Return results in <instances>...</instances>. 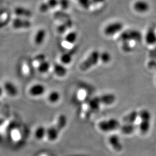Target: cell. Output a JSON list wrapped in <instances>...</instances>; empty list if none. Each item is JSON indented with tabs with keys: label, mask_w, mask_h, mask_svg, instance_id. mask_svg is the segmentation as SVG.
I'll return each mask as SVG.
<instances>
[{
	"label": "cell",
	"mask_w": 156,
	"mask_h": 156,
	"mask_svg": "<svg viewBox=\"0 0 156 156\" xmlns=\"http://www.w3.org/2000/svg\"><path fill=\"white\" fill-rule=\"evenodd\" d=\"M100 53L98 50L93 51L86 59L81 63L80 66V70L86 71L97 65L100 61Z\"/></svg>",
	"instance_id": "6da1fadb"
},
{
	"label": "cell",
	"mask_w": 156,
	"mask_h": 156,
	"mask_svg": "<svg viewBox=\"0 0 156 156\" xmlns=\"http://www.w3.org/2000/svg\"><path fill=\"white\" fill-rule=\"evenodd\" d=\"M120 126L121 124L120 122L117 119L114 118L104 120L98 123V128L101 131L104 133L115 131L117 129H119Z\"/></svg>",
	"instance_id": "7a4b0ae2"
},
{
	"label": "cell",
	"mask_w": 156,
	"mask_h": 156,
	"mask_svg": "<svg viewBox=\"0 0 156 156\" xmlns=\"http://www.w3.org/2000/svg\"><path fill=\"white\" fill-rule=\"evenodd\" d=\"M123 23L120 22L112 23L106 26L104 29V33L108 36H112L120 32L123 28Z\"/></svg>",
	"instance_id": "3957f363"
},
{
	"label": "cell",
	"mask_w": 156,
	"mask_h": 156,
	"mask_svg": "<svg viewBox=\"0 0 156 156\" xmlns=\"http://www.w3.org/2000/svg\"><path fill=\"white\" fill-rule=\"evenodd\" d=\"M133 8L136 12L144 13L150 10L151 6L149 2L145 0H137L134 2Z\"/></svg>",
	"instance_id": "277c9868"
},
{
	"label": "cell",
	"mask_w": 156,
	"mask_h": 156,
	"mask_svg": "<svg viewBox=\"0 0 156 156\" xmlns=\"http://www.w3.org/2000/svg\"><path fill=\"white\" fill-rule=\"evenodd\" d=\"M108 142L110 145L112 147L115 151L119 152L123 150V145L121 142L119 136L117 135H115V134L111 135L108 138Z\"/></svg>",
	"instance_id": "5b68a950"
},
{
	"label": "cell",
	"mask_w": 156,
	"mask_h": 156,
	"mask_svg": "<svg viewBox=\"0 0 156 156\" xmlns=\"http://www.w3.org/2000/svg\"><path fill=\"white\" fill-rule=\"evenodd\" d=\"M45 87L42 84H34L29 90L30 94L33 97H39L45 93Z\"/></svg>",
	"instance_id": "8992f818"
},
{
	"label": "cell",
	"mask_w": 156,
	"mask_h": 156,
	"mask_svg": "<svg viewBox=\"0 0 156 156\" xmlns=\"http://www.w3.org/2000/svg\"><path fill=\"white\" fill-rule=\"evenodd\" d=\"M60 131L56 126H51L46 128V137L50 141H55L58 139Z\"/></svg>",
	"instance_id": "52a82bcc"
},
{
	"label": "cell",
	"mask_w": 156,
	"mask_h": 156,
	"mask_svg": "<svg viewBox=\"0 0 156 156\" xmlns=\"http://www.w3.org/2000/svg\"><path fill=\"white\" fill-rule=\"evenodd\" d=\"M13 27L16 29L20 28H29L31 26V22L27 19L16 18L13 20Z\"/></svg>",
	"instance_id": "ba28073f"
},
{
	"label": "cell",
	"mask_w": 156,
	"mask_h": 156,
	"mask_svg": "<svg viewBox=\"0 0 156 156\" xmlns=\"http://www.w3.org/2000/svg\"><path fill=\"white\" fill-rule=\"evenodd\" d=\"M101 103L106 105H110L115 103L116 100V97L115 95L112 93H107L105 94L102 95L99 97Z\"/></svg>",
	"instance_id": "9c48e42d"
},
{
	"label": "cell",
	"mask_w": 156,
	"mask_h": 156,
	"mask_svg": "<svg viewBox=\"0 0 156 156\" xmlns=\"http://www.w3.org/2000/svg\"><path fill=\"white\" fill-rule=\"evenodd\" d=\"M120 130L124 135H131L133 134L136 129V126L134 123H124L121 125Z\"/></svg>",
	"instance_id": "30bf717a"
},
{
	"label": "cell",
	"mask_w": 156,
	"mask_h": 156,
	"mask_svg": "<svg viewBox=\"0 0 156 156\" xmlns=\"http://www.w3.org/2000/svg\"><path fill=\"white\" fill-rule=\"evenodd\" d=\"M4 89L7 94L11 97H15L18 94V89L16 86L11 82H6L4 84Z\"/></svg>",
	"instance_id": "8fae6325"
},
{
	"label": "cell",
	"mask_w": 156,
	"mask_h": 156,
	"mask_svg": "<svg viewBox=\"0 0 156 156\" xmlns=\"http://www.w3.org/2000/svg\"><path fill=\"white\" fill-rule=\"evenodd\" d=\"M46 31L44 29H39L35 34L34 38V42L36 45H40L42 44L45 41L46 37Z\"/></svg>",
	"instance_id": "7c38bea8"
},
{
	"label": "cell",
	"mask_w": 156,
	"mask_h": 156,
	"mask_svg": "<svg viewBox=\"0 0 156 156\" xmlns=\"http://www.w3.org/2000/svg\"><path fill=\"white\" fill-rule=\"evenodd\" d=\"M138 117V112L133 111L124 116L122 120L124 123H134Z\"/></svg>",
	"instance_id": "4fadbf2b"
},
{
	"label": "cell",
	"mask_w": 156,
	"mask_h": 156,
	"mask_svg": "<svg viewBox=\"0 0 156 156\" xmlns=\"http://www.w3.org/2000/svg\"><path fill=\"white\" fill-rule=\"evenodd\" d=\"M54 71L56 75L63 77L67 74V69L62 64H55L54 66Z\"/></svg>",
	"instance_id": "5bb4252c"
},
{
	"label": "cell",
	"mask_w": 156,
	"mask_h": 156,
	"mask_svg": "<svg viewBox=\"0 0 156 156\" xmlns=\"http://www.w3.org/2000/svg\"><path fill=\"white\" fill-rule=\"evenodd\" d=\"M15 13L19 16L31 17L33 15V13L30 10L23 7H16L15 9Z\"/></svg>",
	"instance_id": "9a60e30c"
},
{
	"label": "cell",
	"mask_w": 156,
	"mask_h": 156,
	"mask_svg": "<svg viewBox=\"0 0 156 156\" xmlns=\"http://www.w3.org/2000/svg\"><path fill=\"white\" fill-rule=\"evenodd\" d=\"M67 124V118L66 116L64 115H61L57 118L55 126L60 131H62L66 127Z\"/></svg>",
	"instance_id": "2e32d148"
},
{
	"label": "cell",
	"mask_w": 156,
	"mask_h": 156,
	"mask_svg": "<svg viewBox=\"0 0 156 156\" xmlns=\"http://www.w3.org/2000/svg\"><path fill=\"white\" fill-rule=\"evenodd\" d=\"M34 136L37 140H43L46 136V128L42 126L38 127L34 131Z\"/></svg>",
	"instance_id": "e0dca14e"
},
{
	"label": "cell",
	"mask_w": 156,
	"mask_h": 156,
	"mask_svg": "<svg viewBox=\"0 0 156 156\" xmlns=\"http://www.w3.org/2000/svg\"><path fill=\"white\" fill-rule=\"evenodd\" d=\"M48 101L50 103L56 104L58 102L61 98L60 93L57 91H52L51 93L48 95Z\"/></svg>",
	"instance_id": "ac0fdd59"
},
{
	"label": "cell",
	"mask_w": 156,
	"mask_h": 156,
	"mask_svg": "<svg viewBox=\"0 0 156 156\" xmlns=\"http://www.w3.org/2000/svg\"><path fill=\"white\" fill-rule=\"evenodd\" d=\"M145 41L149 45H153L156 43V34L153 31H149L145 37Z\"/></svg>",
	"instance_id": "d6986e66"
},
{
	"label": "cell",
	"mask_w": 156,
	"mask_h": 156,
	"mask_svg": "<svg viewBox=\"0 0 156 156\" xmlns=\"http://www.w3.org/2000/svg\"><path fill=\"white\" fill-rule=\"evenodd\" d=\"M138 128L140 133H147L151 128L150 121L148 120H141L138 126Z\"/></svg>",
	"instance_id": "ffe728a7"
},
{
	"label": "cell",
	"mask_w": 156,
	"mask_h": 156,
	"mask_svg": "<svg viewBox=\"0 0 156 156\" xmlns=\"http://www.w3.org/2000/svg\"><path fill=\"white\" fill-rule=\"evenodd\" d=\"M50 68V64L49 62L45 60L42 62H40L39 66L38 67V70L41 73H45L49 70Z\"/></svg>",
	"instance_id": "44dd1931"
},
{
	"label": "cell",
	"mask_w": 156,
	"mask_h": 156,
	"mask_svg": "<svg viewBox=\"0 0 156 156\" xmlns=\"http://www.w3.org/2000/svg\"><path fill=\"white\" fill-rule=\"evenodd\" d=\"M101 104L99 97H96L91 100H90L89 102L90 108L93 110H97L99 109L100 105Z\"/></svg>",
	"instance_id": "7402d4cb"
},
{
	"label": "cell",
	"mask_w": 156,
	"mask_h": 156,
	"mask_svg": "<svg viewBox=\"0 0 156 156\" xmlns=\"http://www.w3.org/2000/svg\"><path fill=\"white\" fill-rule=\"evenodd\" d=\"M138 116L141 120L151 121V112L147 109H142L138 112Z\"/></svg>",
	"instance_id": "603a6c76"
},
{
	"label": "cell",
	"mask_w": 156,
	"mask_h": 156,
	"mask_svg": "<svg viewBox=\"0 0 156 156\" xmlns=\"http://www.w3.org/2000/svg\"><path fill=\"white\" fill-rule=\"evenodd\" d=\"M78 39V34L75 31H71L67 34L66 36V41L69 44H74Z\"/></svg>",
	"instance_id": "cb8c5ba5"
},
{
	"label": "cell",
	"mask_w": 156,
	"mask_h": 156,
	"mask_svg": "<svg viewBox=\"0 0 156 156\" xmlns=\"http://www.w3.org/2000/svg\"><path fill=\"white\" fill-rule=\"evenodd\" d=\"M112 56L110 53L107 51H102L100 53V60L103 63L107 64L111 61Z\"/></svg>",
	"instance_id": "d4e9b609"
},
{
	"label": "cell",
	"mask_w": 156,
	"mask_h": 156,
	"mask_svg": "<svg viewBox=\"0 0 156 156\" xmlns=\"http://www.w3.org/2000/svg\"><path fill=\"white\" fill-rule=\"evenodd\" d=\"M60 60L62 64H69L73 60V56L71 53H66L64 54H62Z\"/></svg>",
	"instance_id": "484cf974"
},
{
	"label": "cell",
	"mask_w": 156,
	"mask_h": 156,
	"mask_svg": "<svg viewBox=\"0 0 156 156\" xmlns=\"http://www.w3.org/2000/svg\"><path fill=\"white\" fill-rule=\"evenodd\" d=\"M78 1L84 9H88L89 8L90 5V0H78Z\"/></svg>",
	"instance_id": "4316f807"
},
{
	"label": "cell",
	"mask_w": 156,
	"mask_h": 156,
	"mask_svg": "<svg viewBox=\"0 0 156 156\" xmlns=\"http://www.w3.org/2000/svg\"><path fill=\"white\" fill-rule=\"evenodd\" d=\"M50 9V7L48 5V3H44L42 5H41L39 7L40 11L42 12H47Z\"/></svg>",
	"instance_id": "83f0119b"
},
{
	"label": "cell",
	"mask_w": 156,
	"mask_h": 156,
	"mask_svg": "<svg viewBox=\"0 0 156 156\" xmlns=\"http://www.w3.org/2000/svg\"><path fill=\"white\" fill-rule=\"evenodd\" d=\"M47 3L50 8H53L58 4V1L57 0H49Z\"/></svg>",
	"instance_id": "f1b7e54d"
},
{
	"label": "cell",
	"mask_w": 156,
	"mask_h": 156,
	"mask_svg": "<svg viewBox=\"0 0 156 156\" xmlns=\"http://www.w3.org/2000/svg\"><path fill=\"white\" fill-rule=\"evenodd\" d=\"M2 93H3V90L0 87V97L1 96V95L2 94Z\"/></svg>",
	"instance_id": "f546056e"
}]
</instances>
